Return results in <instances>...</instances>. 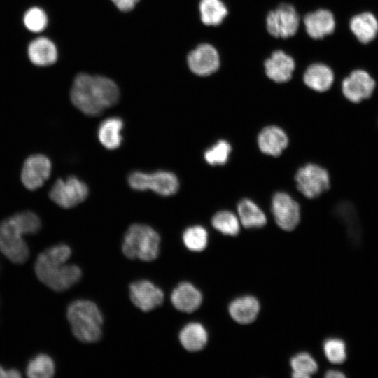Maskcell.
<instances>
[{
	"instance_id": "obj_1",
	"label": "cell",
	"mask_w": 378,
	"mask_h": 378,
	"mask_svg": "<svg viewBox=\"0 0 378 378\" xmlns=\"http://www.w3.org/2000/svg\"><path fill=\"white\" fill-rule=\"evenodd\" d=\"M120 97L117 85L108 78L80 74L74 79L70 99L87 115L96 116L115 105Z\"/></svg>"
},
{
	"instance_id": "obj_2",
	"label": "cell",
	"mask_w": 378,
	"mask_h": 378,
	"mask_svg": "<svg viewBox=\"0 0 378 378\" xmlns=\"http://www.w3.org/2000/svg\"><path fill=\"white\" fill-rule=\"evenodd\" d=\"M41 227L39 217L31 211L18 212L0 221V251L11 262L24 263L29 251L23 235L35 234Z\"/></svg>"
},
{
	"instance_id": "obj_3",
	"label": "cell",
	"mask_w": 378,
	"mask_h": 378,
	"mask_svg": "<svg viewBox=\"0 0 378 378\" xmlns=\"http://www.w3.org/2000/svg\"><path fill=\"white\" fill-rule=\"evenodd\" d=\"M67 319L74 335L84 343L97 342L102 337L103 316L95 303L77 300L67 308Z\"/></svg>"
},
{
	"instance_id": "obj_4",
	"label": "cell",
	"mask_w": 378,
	"mask_h": 378,
	"mask_svg": "<svg viewBox=\"0 0 378 378\" xmlns=\"http://www.w3.org/2000/svg\"><path fill=\"white\" fill-rule=\"evenodd\" d=\"M34 270L43 284L57 292L70 288L78 282L82 276L78 266L50 258L42 252L36 260Z\"/></svg>"
},
{
	"instance_id": "obj_5",
	"label": "cell",
	"mask_w": 378,
	"mask_h": 378,
	"mask_svg": "<svg viewBox=\"0 0 378 378\" xmlns=\"http://www.w3.org/2000/svg\"><path fill=\"white\" fill-rule=\"evenodd\" d=\"M160 237L150 226L134 223L126 231L122 245L123 254L130 259L153 261L160 251Z\"/></svg>"
},
{
	"instance_id": "obj_6",
	"label": "cell",
	"mask_w": 378,
	"mask_h": 378,
	"mask_svg": "<svg viewBox=\"0 0 378 378\" xmlns=\"http://www.w3.org/2000/svg\"><path fill=\"white\" fill-rule=\"evenodd\" d=\"M128 183L135 190H151L166 197L174 195L179 188L177 176L173 172L163 170L153 173L133 172L128 176Z\"/></svg>"
},
{
	"instance_id": "obj_7",
	"label": "cell",
	"mask_w": 378,
	"mask_h": 378,
	"mask_svg": "<svg viewBox=\"0 0 378 378\" xmlns=\"http://www.w3.org/2000/svg\"><path fill=\"white\" fill-rule=\"evenodd\" d=\"M298 191L308 199H314L330 188V176L324 167L307 163L300 167L295 175Z\"/></svg>"
},
{
	"instance_id": "obj_8",
	"label": "cell",
	"mask_w": 378,
	"mask_h": 378,
	"mask_svg": "<svg viewBox=\"0 0 378 378\" xmlns=\"http://www.w3.org/2000/svg\"><path fill=\"white\" fill-rule=\"evenodd\" d=\"M89 190L85 182L75 176L58 178L49 192V197L56 204L70 209L83 202L88 197Z\"/></svg>"
},
{
	"instance_id": "obj_9",
	"label": "cell",
	"mask_w": 378,
	"mask_h": 378,
	"mask_svg": "<svg viewBox=\"0 0 378 378\" xmlns=\"http://www.w3.org/2000/svg\"><path fill=\"white\" fill-rule=\"evenodd\" d=\"M271 211L276 225L283 230H293L300 223V204L286 192L279 191L273 195Z\"/></svg>"
},
{
	"instance_id": "obj_10",
	"label": "cell",
	"mask_w": 378,
	"mask_h": 378,
	"mask_svg": "<svg viewBox=\"0 0 378 378\" xmlns=\"http://www.w3.org/2000/svg\"><path fill=\"white\" fill-rule=\"evenodd\" d=\"M299 22V16L295 8L288 4L279 5L268 13L266 19L268 32L276 38L293 36L298 31Z\"/></svg>"
},
{
	"instance_id": "obj_11",
	"label": "cell",
	"mask_w": 378,
	"mask_h": 378,
	"mask_svg": "<svg viewBox=\"0 0 378 378\" xmlns=\"http://www.w3.org/2000/svg\"><path fill=\"white\" fill-rule=\"evenodd\" d=\"M52 164L50 159L43 154L29 155L24 162L21 171V181L30 190L41 187L49 178Z\"/></svg>"
},
{
	"instance_id": "obj_12",
	"label": "cell",
	"mask_w": 378,
	"mask_h": 378,
	"mask_svg": "<svg viewBox=\"0 0 378 378\" xmlns=\"http://www.w3.org/2000/svg\"><path fill=\"white\" fill-rule=\"evenodd\" d=\"M375 86L374 80L368 72L355 70L342 81V91L346 99L357 104L370 98Z\"/></svg>"
},
{
	"instance_id": "obj_13",
	"label": "cell",
	"mask_w": 378,
	"mask_h": 378,
	"mask_svg": "<svg viewBox=\"0 0 378 378\" xmlns=\"http://www.w3.org/2000/svg\"><path fill=\"white\" fill-rule=\"evenodd\" d=\"M130 297L140 310L147 312L160 306L164 300L162 290L148 280H139L130 286Z\"/></svg>"
},
{
	"instance_id": "obj_14",
	"label": "cell",
	"mask_w": 378,
	"mask_h": 378,
	"mask_svg": "<svg viewBox=\"0 0 378 378\" xmlns=\"http://www.w3.org/2000/svg\"><path fill=\"white\" fill-rule=\"evenodd\" d=\"M187 61L190 71L200 76L214 74L220 66L218 51L208 43L200 44L192 50L188 55Z\"/></svg>"
},
{
	"instance_id": "obj_15",
	"label": "cell",
	"mask_w": 378,
	"mask_h": 378,
	"mask_svg": "<svg viewBox=\"0 0 378 378\" xmlns=\"http://www.w3.org/2000/svg\"><path fill=\"white\" fill-rule=\"evenodd\" d=\"M259 150L265 155L278 157L288 147L289 139L286 132L274 125L263 127L258 134Z\"/></svg>"
},
{
	"instance_id": "obj_16",
	"label": "cell",
	"mask_w": 378,
	"mask_h": 378,
	"mask_svg": "<svg viewBox=\"0 0 378 378\" xmlns=\"http://www.w3.org/2000/svg\"><path fill=\"white\" fill-rule=\"evenodd\" d=\"M267 76L272 80L283 83L289 81L295 69L294 59L281 50L274 51L265 62Z\"/></svg>"
},
{
	"instance_id": "obj_17",
	"label": "cell",
	"mask_w": 378,
	"mask_h": 378,
	"mask_svg": "<svg viewBox=\"0 0 378 378\" xmlns=\"http://www.w3.org/2000/svg\"><path fill=\"white\" fill-rule=\"evenodd\" d=\"M171 302L177 310L192 313L200 307L202 295L192 284L181 282L173 290Z\"/></svg>"
},
{
	"instance_id": "obj_18",
	"label": "cell",
	"mask_w": 378,
	"mask_h": 378,
	"mask_svg": "<svg viewBox=\"0 0 378 378\" xmlns=\"http://www.w3.org/2000/svg\"><path fill=\"white\" fill-rule=\"evenodd\" d=\"M304 23L308 35L314 39H320L333 32L335 21L332 13L320 9L307 14Z\"/></svg>"
},
{
	"instance_id": "obj_19",
	"label": "cell",
	"mask_w": 378,
	"mask_h": 378,
	"mask_svg": "<svg viewBox=\"0 0 378 378\" xmlns=\"http://www.w3.org/2000/svg\"><path fill=\"white\" fill-rule=\"evenodd\" d=\"M29 60L38 66H48L55 64L58 57L55 44L48 38L38 37L32 40L27 48Z\"/></svg>"
},
{
	"instance_id": "obj_20",
	"label": "cell",
	"mask_w": 378,
	"mask_h": 378,
	"mask_svg": "<svg viewBox=\"0 0 378 378\" xmlns=\"http://www.w3.org/2000/svg\"><path fill=\"white\" fill-rule=\"evenodd\" d=\"M228 311L234 321L246 325L255 320L260 312V304L253 296H242L231 302Z\"/></svg>"
},
{
	"instance_id": "obj_21",
	"label": "cell",
	"mask_w": 378,
	"mask_h": 378,
	"mask_svg": "<svg viewBox=\"0 0 378 378\" xmlns=\"http://www.w3.org/2000/svg\"><path fill=\"white\" fill-rule=\"evenodd\" d=\"M303 80L312 90L323 92L331 88L334 81V74L331 69L326 64H312L306 69Z\"/></svg>"
},
{
	"instance_id": "obj_22",
	"label": "cell",
	"mask_w": 378,
	"mask_h": 378,
	"mask_svg": "<svg viewBox=\"0 0 378 378\" xmlns=\"http://www.w3.org/2000/svg\"><path fill=\"white\" fill-rule=\"evenodd\" d=\"M237 216L245 228H259L267 223V216L260 206L248 198H243L237 205Z\"/></svg>"
},
{
	"instance_id": "obj_23",
	"label": "cell",
	"mask_w": 378,
	"mask_h": 378,
	"mask_svg": "<svg viewBox=\"0 0 378 378\" xmlns=\"http://www.w3.org/2000/svg\"><path fill=\"white\" fill-rule=\"evenodd\" d=\"M179 341L185 349L190 352H196L202 350L206 345L208 333L201 323H189L180 331Z\"/></svg>"
},
{
	"instance_id": "obj_24",
	"label": "cell",
	"mask_w": 378,
	"mask_h": 378,
	"mask_svg": "<svg viewBox=\"0 0 378 378\" xmlns=\"http://www.w3.org/2000/svg\"><path fill=\"white\" fill-rule=\"evenodd\" d=\"M350 29L363 43L372 41L378 32V21L371 13H363L355 15L350 20Z\"/></svg>"
},
{
	"instance_id": "obj_25",
	"label": "cell",
	"mask_w": 378,
	"mask_h": 378,
	"mask_svg": "<svg viewBox=\"0 0 378 378\" xmlns=\"http://www.w3.org/2000/svg\"><path fill=\"white\" fill-rule=\"evenodd\" d=\"M122 120L118 117L104 120L99 126L97 135L100 143L107 149H115L122 143Z\"/></svg>"
},
{
	"instance_id": "obj_26",
	"label": "cell",
	"mask_w": 378,
	"mask_h": 378,
	"mask_svg": "<svg viewBox=\"0 0 378 378\" xmlns=\"http://www.w3.org/2000/svg\"><path fill=\"white\" fill-rule=\"evenodd\" d=\"M199 8L201 20L206 25H218L227 15V8L220 0H201Z\"/></svg>"
},
{
	"instance_id": "obj_27",
	"label": "cell",
	"mask_w": 378,
	"mask_h": 378,
	"mask_svg": "<svg viewBox=\"0 0 378 378\" xmlns=\"http://www.w3.org/2000/svg\"><path fill=\"white\" fill-rule=\"evenodd\" d=\"M240 221L237 215L228 210L217 211L211 218L212 226L224 235L236 236L240 231Z\"/></svg>"
},
{
	"instance_id": "obj_28",
	"label": "cell",
	"mask_w": 378,
	"mask_h": 378,
	"mask_svg": "<svg viewBox=\"0 0 378 378\" xmlns=\"http://www.w3.org/2000/svg\"><path fill=\"white\" fill-rule=\"evenodd\" d=\"M55 374V363L46 354H38L31 360L26 368V374L30 378H50Z\"/></svg>"
},
{
	"instance_id": "obj_29",
	"label": "cell",
	"mask_w": 378,
	"mask_h": 378,
	"mask_svg": "<svg viewBox=\"0 0 378 378\" xmlns=\"http://www.w3.org/2000/svg\"><path fill=\"white\" fill-rule=\"evenodd\" d=\"M295 378H309L318 370V365L314 358L307 353L302 352L294 356L290 360Z\"/></svg>"
},
{
	"instance_id": "obj_30",
	"label": "cell",
	"mask_w": 378,
	"mask_h": 378,
	"mask_svg": "<svg viewBox=\"0 0 378 378\" xmlns=\"http://www.w3.org/2000/svg\"><path fill=\"white\" fill-rule=\"evenodd\" d=\"M186 247L190 251L200 252L208 244V232L201 225H193L186 229L182 236Z\"/></svg>"
},
{
	"instance_id": "obj_31",
	"label": "cell",
	"mask_w": 378,
	"mask_h": 378,
	"mask_svg": "<svg viewBox=\"0 0 378 378\" xmlns=\"http://www.w3.org/2000/svg\"><path fill=\"white\" fill-rule=\"evenodd\" d=\"M232 150L230 142L220 139L204 151V160L211 166L224 165L227 162Z\"/></svg>"
},
{
	"instance_id": "obj_32",
	"label": "cell",
	"mask_w": 378,
	"mask_h": 378,
	"mask_svg": "<svg viewBox=\"0 0 378 378\" xmlns=\"http://www.w3.org/2000/svg\"><path fill=\"white\" fill-rule=\"evenodd\" d=\"M48 22L46 13L40 7L29 8L24 14L23 23L30 31L38 33L43 31Z\"/></svg>"
},
{
	"instance_id": "obj_33",
	"label": "cell",
	"mask_w": 378,
	"mask_h": 378,
	"mask_svg": "<svg viewBox=\"0 0 378 378\" xmlns=\"http://www.w3.org/2000/svg\"><path fill=\"white\" fill-rule=\"evenodd\" d=\"M323 351L326 358L333 364L343 363L346 359L345 343L340 339L331 338L325 341Z\"/></svg>"
},
{
	"instance_id": "obj_34",
	"label": "cell",
	"mask_w": 378,
	"mask_h": 378,
	"mask_svg": "<svg viewBox=\"0 0 378 378\" xmlns=\"http://www.w3.org/2000/svg\"><path fill=\"white\" fill-rule=\"evenodd\" d=\"M116 7L121 11L132 10L139 0H111Z\"/></svg>"
},
{
	"instance_id": "obj_35",
	"label": "cell",
	"mask_w": 378,
	"mask_h": 378,
	"mask_svg": "<svg viewBox=\"0 0 378 378\" xmlns=\"http://www.w3.org/2000/svg\"><path fill=\"white\" fill-rule=\"evenodd\" d=\"M325 377L327 378H344L345 375L340 371L330 370L326 373Z\"/></svg>"
},
{
	"instance_id": "obj_36",
	"label": "cell",
	"mask_w": 378,
	"mask_h": 378,
	"mask_svg": "<svg viewBox=\"0 0 378 378\" xmlns=\"http://www.w3.org/2000/svg\"><path fill=\"white\" fill-rule=\"evenodd\" d=\"M21 373L16 369L9 370V378H20L21 377Z\"/></svg>"
},
{
	"instance_id": "obj_37",
	"label": "cell",
	"mask_w": 378,
	"mask_h": 378,
	"mask_svg": "<svg viewBox=\"0 0 378 378\" xmlns=\"http://www.w3.org/2000/svg\"><path fill=\"white\" fill-rule=\"evenodd\" d=\"M9 378V370H5L0 365V378Z\"/></svg>"
}]
</instances>
